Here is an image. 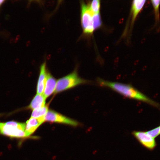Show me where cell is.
Listing matches in <instances>:
<instances>
[{
    "instance_id": "cell-1",
    "label": "cell",
    "mask_w": 160,
    "mask_h": 160,
    "mask_svg": "<svg viewBox=\"0 0 160 160\" xmlns=\"http://www.w3.org/2000/svg\"><path fill=\"white\" fill-rule=\"evenodd\" d=\"M98 81L100 85L109 88L126 97L145 102L157 108L159 107L157 103L130 84L101 79H99Z\"/></svg>"
},
{
    "instance_id": "cell-2",
    "label": "cell",
    "mask_w": 160,
    "mask_h": 160,
    "mask_svg": "<svg viewBox=\"0 0 160 160\" xmlns=\"http://www.w3.org/2000/svg\"><path fill=\"white\" fill-rule=\"evenodd\" d=\"M25 124L14 121L0 122V134L7 136L17 138H26Z\"/></svg>"
},
{
    "instance_id": "cell-3",
    "label": "cell",
    "mask_w": 160,
    "mask_h": 160,
    "mask_svg": "<svg viewBox=\"0 0 160 160\" xmlns=\"http://www.w3.org/2000/svg\"><path fill=\"white\" fill-rule=\"evenodd\" d=\"M87 82L80 77L76 71L59 79L57 81L55 92L59 93Z\"/></svg>"
},
{
    "instance_id": "cell-4",
    "label": "cell",
    "mask_w": 160,
    "mask_h": 160,
    "mask_svg": "<svg viewBox=\"0 0 160 160\" xmlns=\"http://www.w3.org/2000/svg\"><path fill=\"white\" fill-rule=\"evenodd\" d=\"M93 13L90 10L89 5L82 2L81 4V22L85 33H92L94 30L92 23Z\"/></svg>"
},
{
    "instance_id": "cell-5",
    "label": "cell",
    "mask_w": 160,
    "mask_h": 160,
    "mask_svg": "<svg viewBox=\"0 0 160 160\" xmlns=\"http://www.w3.org/2000/svg\"><path fill=\"white\" fill-rule=\"evenodd\" d=\"M45 121L61 123L76 127L79 123L73 119L52 110H49L44 118Z\"/></svg>"
},
{
    "instance_id": "cell-6",
    "label": "cell",
    "mask_w": 160,
    "mask_h": 160,
    "mask_svg": "<svg viewBox=\"0 0 160 160\" xmlns=\"http://www.w3.org/2000/svg\"><path fill=\"white\" fill-rule=\"evenodd\" d=\"M132 134L141 144L147 148L152 150L156 147V143L154 139L151 137L146 132L134 131Z\"/></svg>"
},
{
    "instance_id": "cell-7",
    "label": "cell",
    "mask_w": 160,
    "mask_h": 160,
    "mask_svg": "<svg viewBox=\"0 0 160 160\" xmlns=\"http://www.w3.org/2000/svg\"><path fill=\"white\" fill-rule=\"evenodd\" d=\"M56 83L57 81L55 78L48 72L43 94L46 99L55 92Z\"/></svg>"
},
{
    "instance_id": "cell-8",
    "label": "cell",
    "mask_w": 160,
    "mask_h": 160,
    "mask_svg": "<svg viewBox=\"0 0 160 160\" xmlns=\"http://www.w3.org/2000/svg\"><path fill=\"white\" fill-rule=\"evenodd\" d=\"M47 72L46 70V63H44L41 65L40 73L37 86V94H42L43 93L46 80Z\"/></svg>"
},
{
    "instance_id": "cell-9",
    "label": "cell",
    "mask_w": 160,
    "mask_h": 160,
    "mask_svg": "<svg viewBox=\"0 0 160 160\" xmlns=\"http://www.w3.org/2000/svg\"><path fill=\"white\" fill-rule=\"evenodd\" d=\"M43 123L38 119L31 117L25 124V133L27 138L29 137Z\"/></svg>"
},
{
    "instance_id": "cell-10",
    "label": "cell",
    "mask_w": 160,
    "mask_h": 160,
    "mask_svg": "<svg viewBox=\"0 0 160 160\" xmlns=\"http://www.w3.org/2000/svg\"><path fill=\"white\" fill-rule=\"evenodd\" d=\"M46 99L43 94H36L27 109L33 110L43 107L45 105Z\"/></svg>"
},
{
    "instance_id": "cell-11",
    "label": "cell",
    "mask_w": 160,
    "mask_h": 160,
    "mask_svg": "<svg viewBox=\"0 0 160 160\" xmlns=\"http://www.w3.org/2000/svg\"><path fill=\"white\" fill-rule=\"evenodd\" d=\"M48 110V105H45L41 108L33 110L31 117L37 119L43 123L45 121V116Z\"/></svg>"
},
{
    "instance_id": "cell-12",
    "label": "cell",
    "mask_w": 160,
    "mask_h": 160,
    "mask_svg": "<svg viewBox=\"0 0 160 160\" xmlns=\"http://www.w3.org/2000/svg\"><path fill=\"white\" fill-rule=\"evenodd\" d=\"M145 0H134L133 1L132 7V22H134L137 16L145 4Z\"/></svg>"
},
{
    "instance_id": "cell-13",
    "label": "cell",
    "mask_w": 160,
    "mask_h": 160,
    "mask_svg": "<svg viewBox=\"0 0 160 160\" xmlns=\"http://www.w3.org/2000/svg\"><path fill=\"white\" fill-rule=\"evenodd\" d=\"M89 6L90 10L93 14L99 13L100 7V2L99 0L92 1Z\"/></svg>"
},
{
    "instance_id": "cell-14",
    "label": "cell",
    "mask_w": 160,
    "mask_h": 160,
    "mask_svg": "<svg viewBox=\"0 0 160 160\" xmlns=\"http://www.w3.org/2000/svg\"><path fill=\"white\" fill-rule=\"evenodd\" d=\"M92 23L94 30L100 26L101 21L99 13L93 14L92 16Z\"/></svg>"
},
{
    "instance_id": "cell-15",
    "label": "cell",
    "mask_w": 160,
    "mask_h": 160,
    "mask_svg": "<svg viewBox=\"0 0 160 160\" xmlns=\"http://www.w3.org/2000/svg\"><path fill=\"white\" fill-rule=\"evenodd\" d=\"M151 137L154 139L157 137L160 134V126L154 128L146 132Z\"/></svg>"
},
{
    "instance_id": "cell-16",
    "label": "cell",
    "mask_w": 160,
    "mask_h": 160,
    "mask_svg": "<svg viewBox=\"0 0 160 160\" xmlns=\"http://www.w3.org/2000/svg\"><path fill=\"white\" fill-rule=\"evenodd\" d=\"M153 6L154 8L156 15L158 16V8L160 4V0H153L151 1Z\"/></svg>"
},
{
    "instance_id": "cell-17",
    "label": "cell",
    "mask_w": 160,
    "mask_h": 160,
    "mask_svg": "<svg viewBox=\"0 0 160 160\" xmlns=\"http://www.w3.org/2000/svg\"><path fill=\"white\" fill-rule=\"evenodd\" d=\"M4 1V0H0V6L3 3V2Z\"/></svg>"
}]
</instances>
